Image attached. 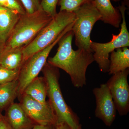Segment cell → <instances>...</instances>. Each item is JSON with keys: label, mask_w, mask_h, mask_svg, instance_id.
<instances>
[{"label": "cell", "mask_w": 129, "mask_h": 129, "mask_svg": "<svg viewBox=\"0 0 129 129\" xmlns=\"http://www.w3.org/2000/svg\"><path fill=\"white\" fill-rule=\"evenodd\" d=\"M129 69L113 75L106 83L114 102L116 110L120 116L129 112Z\"/></svg>", "instance_id": "8"}, {"label": "cell", "mask_w": 129, "mask_h": 129, "mask_svg": "<svg viewBox=\"0 0 129 129\" xmlns=\"http://www.w3.org/2000/svg\"><path fill=\"white\" fill-rule=\"evenodd\" d=\"M25 12L32 14L42 10L40 0H20Z\"/></svg>", "instance_id": "22"}, {"label": "cell", "mask_w": 129, "mask_h": 129, "mask_svg": "<svg viewBox=\"0 0 129 129\" xmlns=\"http://www.w3.org/2000/svg\"><path fill=\"white\" fill-rule=\"evenodd\" d=\"M74 36L72 29L67 32L58 42V47L55 55L49 58L47 62L64 70L69 75L74 86L81 88L86 84V70L94 60L92 51L73 49L72 42Z\"/></svg>", "instance_id": "1"}, {"label": "cell", "mask_w": 129, "mask_h": 129, "mask_svg": "<svg viewBox=\"0 0 129 129\" xmlns=\"http://www.w3.org/2000/svg\"><path fill=\"white\" fill-rule=\"evenodd\" d=\"M0 129H13L5 116L0 113Z\"/></svg>", "instance_id": "23"}, {"label": "cell", "mask_w": 129, "mask_h": 129, "mask_svg": "<svg viewBox=\"0 0 129 129\" xmlns=\"http://www.w3.org/2000/svg\"><path fill=\"white\" fill-rule=\"evenodd\" d=\"M53 18L42 10L21 14L2 51L23 49L30 44Z\"/></svg>", "instance_id": "2"}, {"label": "cell", "mask_w": 129, "mask_h": 129, "mask_svg": "<svg viewBox=\"0 0 129 129\" xmlns=\"http://www.w3.org/2000/svg\"><path fill=\"white\" fill-rule=\"evenodd\" d=\"M4 45L5 44L2 43L0 41V53L2 51L3 49V47H4Z\"/></svg>", "instance_id": "26"}, {"label": "cell", "mask_w": 129, "mask_h": 129, "mask_svg": "<svg viewBox=\"0 0 129 129\" xmlns=\"http://www.w3.org/2000/svg\"><path fill=\"white\" fill-rule=\"evenodd\" d=\"M18 79L9 83L0 84V110L8 107L19 96Z\"/></svg>", "instance_id": "17"}, {"label": "cell", "mask_w": 129, "mask_h": 129, "mask_svg": "<svg viewBox=\"0 0 129 129\" xmlns=\"http://www.w3.org/2000/svg\"><path fill=\"white\" fill-rule=\"evenodd\" d=\"M47 85V96L55 111L57 122L67 123L73 129L80 125L78 115L68 106L63 96L59 83L60 73L57 68L47 62L42 70Z\"/></svg>", "instance_id": "3"}, {"label": "cell", "mask_w": 129, "mask_h": 129, "mask_svg": "<svg viewBox=\"0 0 129 129\" xmlns=\"http://www.w3.org/2000/svg\"><path fill=\"white\" fill-rule=\"evenodd\" d=\"M75 19L74 12L60 11L57 13L34 39L23 49L24 62L32 55L55 41L66 28L74 22Z\"/></svg>", "instance_id": "4"}, {"label": "cell", "mask_w": 129, "mask_h": 129, "mask_svg": "<svg viewBox=\"0 0 129 129\" xmlns=\"http://www.w3.org/2000/svg\"><path fill=\"white\" fill-rule=\"evenodd\" d=\"M59 0H40L42 10L53 18L57 13L56 7Z\"/></svg>", "instance_id": "21"}, {"label": "cell", "mask_w": 129, "mask_h": 129, "mask_svg": "<svg viewBox=\"0 0 129 129\" xmlns=\"http://www.w3.org/2000/svg\"><path fill=\"white\" fill-rule=\"evenodd\" d=\"M56 124L47 125H44L35 124L32 129H55Z\"/></svg>", "instance_id": "24"}, {"label": "cell", "mask_w": 129, "mask_h": 129, "mask_svg": "<svg viewBox=\"0 0 129 129\" xmlns=\"http://www.w3.org/2000/svg\"><path fill=\"white\" fill-rule=\"evenodd\" d=\"M21 14L0 6V41L5 44Z\"/></svg>", "instance_id": "13"}, {"label": "cell", "mask_w": 129, "mask_h": 129, "mask_svg": "<svg viewBox=\"0 0 129 129\" xmlns=\"http://www.w3.org/2000/svg\"><path fill=\"white\" fill-rule=\"evenodd\" d=\"M96 107L95 115L107 126L110 127L116 118V109L109 89L106 84L93 89Z\"/></svg>", "instance_id": "10"}, {"label": "cell", "mask_w": 129, "mask_h": 129, "mask_svg": "<svg viewBox=\"0 0 129 129\" xmlns=\"http://www.w3.org/2000/svg\"><path fill=\"white\" fill-rule=\"evenodd\" d=\"M77 129H83L82 128V125H81L80 124V125H79L78 127V128Z\"/></svg>", "instance_id": "27"}, {"label": "cell", "mask_w": 129, "mask_h": 129, "mask_svg": "<svg viewBox=\"0 0 129 129\" xmlns=\"http://www.w3.org/2000/svg\"><path fill=\"white\" fill-rule=\"evenodd\" d=\"M24 63L23 49L2 51L0 53V65L5 68L20 70Z\"/></svg>", "instance_id": "15"}, {"label": "cell", "mask_w": 129, "mask_h": 129, "mask_svg": "<svg viewBox=\"0 0 129 129\" xmlns=\"http://www.w3.org/2000/svg\"><path fill=\"white\" fill-rule=\"evenodd\" d=\"M73 23L69 25L55 41L43 50L36 52L29 58L21 67L18 80L19 83V96L22 94L27 86L36 78L46 63L48 56L54 47L67 32L72 30ZM18 96V97H19Z\"/></svg>", "instance_id": "7"}, {"label": "cell", "mask_w": 129, "mask_h": 129, "mask_svg": "<svg viewBox=\"0 0 129 129\" xmlns=\"http://www.w3.org/2000/svg\"><path fill=\"white\" fill-rule=\"evenodd\" d=\"M74 12L75 19L72 30L75 37V45L78 49L92 51L90 48L91 33L95 24L101 18L94 1L84 4Z\"/></svg>", "instance_id": "5"}, {"label": "cell", "mask_w": 129, "mask_h": 129, "mask_svg": "<svg viewBox=\"0 0 129 129\" xmlns=\"http://www.w3.org/2000/svg\"><path fill=\"white\" fill-rule=\"evenodd\" d=\"M0 6L13 10L21 14L26 13L20 0H0Z\"/></svg>", "instance_id": "20"}, {"label": "cell", "mask_w": 129, "mask_h": 129, "mask_svg": "<svg viewBox=\"0 0 129 129\" xmlns=\"http://www.w3.org/2000/svg\"><path fill=\"white\" fill-rule=\"evenodd\" d=\"M20 70H11L0 65V84L9 83L17 79Z\"/></svg>", "instance_id": "19"}, {"label": "cell", "mask_w": 129, "mask_h": 129, "mask_svg": "<svg viewBox=\"0 0 129 129\" xmlns=\"http://www.w3.org/2000/svg\"><path fill=\"white\" fill-rule=\"evenodd\" d=\"M19 97L21 98L19 104L36 124L47 125L56 124V115L49 101L40 102L24 94Z\"/></svg>", "instance_id": "9"}, {"label": "cell", "mask_w": 129, "mask_h": 129, "mask_svg": "<svg viewBox=\"0 0 129 129\" xmlns=\"http://www.w3.org/2000/svg\"><path fill=\"white\" fill-rule=\"evenodd\" d=\"M47 85L43 77H37L25 88L23 94L28 96L32 99L42 103L46 102Z\"/></svg>", "instance_id": "16"}, {"label": "cell", "mask_w": 129, "mask_h": 129, "mask_svg": "<svg viewBox=\"0 0 129 129\" xmlns=\"http://www.w3.org/2000/svg\"><path fill=\"white\" fill-rule=\"evenodd\" d=\"M109 56V75L124 71L129 68V49L128 47L117 48Z\"/></svg>", "instance_id": "14"}, {"label": "cell", "mask_w": 129, "mask_h": 129, "mask_svg": "<svg viewBox=\"0 0 129 129\" xmlns=\"http://www.w3.org/2000/svg\"><path fill=\"white\" fill-rule=\"evenodd\" d=\"M94 0H59L57 5L60 11L74 12L81 6Z\"/></svg>", "instance_id": "18"}, {"label": "cell", "mask_w": 129, "mask_h": 129, "mask_svg": "<svg viewBox=\"0 0 129 129\" xmlns=\"http://www.w3.org/2000/svg\"><path fill=\"white\" fill-rule=\"evenodd\" d=\"M118 9L121 13L122 19L120 33L117 35L113 34L112 40L107 43L91 41V43L90 48L93 52L94 61L98 64L99 69L103 73L108 72L109 56L111 52L117 48L129 46V33L125 15L126 8L124 4H122Z\"/></svg>", "instance_id": "6"}, {"label": "cell", "mask_w": 129, "mask_h": 129, "mask_svg": "<svg viewBox=\"0 0 129 129\" xmlns=\"http://www.w3.org/2000/svg\"><path fill=\"white\" fill-rule=\"evenodd\" d=\"M55 129H73L65 122H62L57 123Z\"/></svg>", "instance_id": "25"}, {"label": "cell", "mask_w": 129, "mask_h": 129, "mask_svg": "<svg viewBox=\"0 0 129 129\" xmlns=\"http://www.w3.org/2000/svg\"><path fill=\"white\" fill-rule=\"evenodd\" d=\"M96 7L101 16V20L104 23L118 28L122 21L119 9L113 6L111 0H94Z\"/></svg>", "instance_id": "12"}, {"label": "cell", "mask_w": 129, "mask_h": 129, "mask_svg": "<svg viewBox=\"0 0 129 129\" xmlns=\"http://www.w3.org/2000/svg\"><path fill=\"white\" fill-rule=\"evenodd\" d=\"M111 1H113L114 2H117L119 1H120V0H111Z\"/></svg>", "instance_id": "28"}, {"label": "cell", "mask_w": 129, "mask_h": 129, "mask_svg": "<svg viewBox=\"0 0 129 129\" xmlns=\"http://www.w3.org/2000/svg\"><path fill=\"white\" fill-rule=\"evenodd\" d=\"M5 116L13 129H32L36 124L19 103H13L9 106Z\"/></svg>", "instance_id": "11"}]
</instances>
